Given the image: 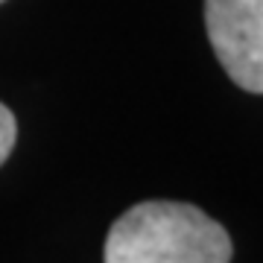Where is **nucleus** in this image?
Returning <instances> with one entry per match:
<instances>
[{"mask_svg": "<svg viewBox=\"0 0 263 263\" xmlns=\"http://www.w3.org/2000/svg\"><path fill=\"white\" fill-rule=\"evenodd\" d=\"M15 135H18V123H15V114L0 103V164L9 158L12 146H15Z\"/></svg>", "mask_w": 263, "mask_h": 263, "instance_id": "nucleus-3", "label": "nucleus"}, {"mask_svg": "<svg viewBox=\"0 0 263 263\" xmlns=\"http://www.w3.org/2000/svg\"><path fill=\"white\" fill-rule=\"evenodd\" d=\"M205 27L231 82L263 94V0H205Z\"/></svg>", "mask_w": 263, "mask_h": 263, "instance_id": "nucleus-2", "label": "nucleus"}, {"mask_svg": "<svg viewBox=\"0 0 263 263\" xmlns=\"http://www.w3.org/2000/svg\"><path fill=\"white\" fill-rule=\"evenodd\" d=\"M0 3H3V0H0Z\"/></svg>", "mask_w": 263, "mask_h": 263, "instance_id": "nucleus-4", "label": "nucleus"}, {"mask_svg": "<svg viewBox=\"0 0 263 263\" xmlns=\"http://www.w3.org/2000/svg\"><path fill=\"white\" fill-rule=\"evenodd\" d=\"M105 263H226L231 237L184 202H141L108 228Z\"/></svg>", "mask_w": 263, "mask_h": 263, "instance_id": "nucleus-1", "label": "nucleus"}]
</instances>
